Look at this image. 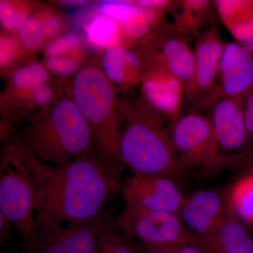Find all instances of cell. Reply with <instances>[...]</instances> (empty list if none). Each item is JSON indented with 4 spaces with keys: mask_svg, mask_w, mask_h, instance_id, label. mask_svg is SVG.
I'll return each mask as SVG.
<instances>
[{
    "mask_svg": "<svg viewBox=\"0 0 253 253\" xmlns=\"http://www.w3.org/2000/svg\"><path fill=\"white\" fill-rule=\"evenodd\" d=\"M136 8L134 1H99L95 9L96 12L122 24L132 16Z\"/></svg>",
    "mask_w": 253,
    "mask_h": 253,
    "instance_id": "obj_29",
    "label": "cell"
},
{
    "mask_svg": "<svg viewBox=\"0 0 253 253\" xmlns=\"http://www.w3.org/2000/svg\"><path fill=\"white\" fill-rule=\"evenodd\" d=\"M121 194L126 204L176 214L185 199L177 181L161 174H133L123 183Z\"/></svg>",
    "mask_w": 253,
    "mask_h": 253,
    "instance_id": "obj_12",
    "label": "cell"
},
{
    "mask_svg": "<svg viewBox=\"0 0 253 253\" xmlns=\"http://www.w3.org/2000/svg\"><path fill=\"white\" fill-rule=\"evenodd\" d=\"M240 174L224 191L228 211L251 230L253 229V169Z\"/></svg>",
    "mask_w": 253,
    "mask_h": 253,
    "instance_id": "obj_19",
    "label": "cell"
},
{
    "mask_svg": "<svg viewBox=\"0 0 253 253\" xmlns=\"http://www.w3.org/2000/svg\"><path fill=\"white\" fill-rule=\"evenodd\" d=\"M142 246L145 253H208L199 241L197 242L169 246Z\"/></svg>",
    "mask_w": 253,
    "mask_h": 253,
    "instance_id": "obj_31",
    "label": "cell"
},
{
    "mask_svg": "<svg viewBox=\"0 0 253 253\" xmlns=\"http://www.w3.org/2000/svg\"><path fill=\"white\" fill-rule=\"evenodd\" d=\"M214 151L219 169L235 168L247 144V131L242 106L223 99L212 109Z\"/></svg>",
    "mask_w": 253,
    "mask_h": 253,
    "instance_id": "obj_11",
    "label": "cell"
},
{
    "mask_svg": "<svg viewBox=\"0 0 253 253\" xmlns=\"http://www.w3.org/2000/svg\"><path fill=\"white\" fill-rule=\"evenodd\" d=\"M178 215L199 241L208 239L229 215L224 193L213 189L195 191L185 196Z\"/></svg>",
    "mask_w": 253,
    "mask_h": 253,
    "instance_id": "obj_13",
    "label": "cell"
},
{
    "mask_svg": "<svg viewBox=\"0 0 253 253\" xmlns=\"http://www.w3.org/2000/svg\"><path fill=\"white\" fill-rule=\"evenodd\" d=\"M66 87L87 124L96 152L108 162L121 164L119 145L127 111L121 110L120 89L106 77L99 60L88 61Z\"/></svg>",
    "mask_w": 253,
    "mask_h": 253,
    "instance_id": "obj_4",
    "label": "cell"
},
{
    "mask_svg": "<svg viewBox=\"0 0 253 253\" xmlns=\"http://www.w3.org/2000/svg\"><path fill=\"white\" fill-rule=\"evenodd\" d=\"M0 63L1 75L8 74L18 68V64L28 56L25 53L15 35L1 32L0 38Z\"/></svg>",
    "mask_w": 253,
    "mask_h": 253,
    "instance_id": "obj_27",
    "label": "cell"
},
{
    "mask_svg": "<svg viewBox=\"0 0 253 253\" xmlns=\"http://www.w3.org/2000/svg\"><path fill=\"white\" fill-rule=\"evenodd\" d=\"M95 253H145L142 245L113 226L100 241Z\"/></svg>",
    "mask_w": 253,
    "mask_h": 253,
    "instance_id": "obj_25",
    "label": "cell"
},
{
    "mask_svg": "<svg viewBox=\"0 0 253 253\" xmlns=\"http://www.w3.org/2000/svg\"><path fill=\"white\" fill-rule=\"evenodd\" d=\"M15 136L33 157L46 164L62 165L97 153L87 124L66 89Z\"/></svg>",
    "mask_w": 253,
    "mask_h": 253,
    "instance_id": "obj_3",
    "label": "cell"
},
{
    "mask_svg": "<svg viewBox=\"0 0 253 253\" xmlns=\"http://www.w3.org/2000/svg\"><path fill=\"white\" fill-rule=\"evenodd\" d=\"M42 23L45 47L67 33V20L64 15L48 5H42L38 11Z\"/></svg>",
    "mask_w": 253,
    "mask_h": 253,
    "instance_id": "obj_28",
    "label": "cell"
},
{
    "mask_svg": "<svg viewBox=\"0 0 253 253\" xmlns=\"http://www.w3.org/2000/svg\"><path fill=\"white\" fill-rule=\"evenodd\" d=\"M226 43L218 23L196 37L194 77L185 90L184 105L189 106V112L212 109L219 101L218 88Z\"/></svg>",
    "mask_w": 253,
    "mask_h": 253,
    "instance_id": "obj_7",
    "label": "cell"
},
{
    "mask_svg": "<svg viewBox=\"0 0 253 253\" xmlns=\"http://www.w3.org/2000/svg\"><path fill=\"white\" fill-rule=\"evenodd\" d=\"M37 184L13 136L3 144L0 161V213L21 238L26 253H33L36 236Z\"/></svg>",
    "mask_w": 253,
    "mask_h": 253,
    "instance_id": "obj_5",
    "label": "cell"
},
{
    "mask_svg": "<svg viewBox=\"0 0 253 253\" xmlns=\"http://www.w3.org/2000/svg\"><path fill=\"white\" fill-rule=\"evenodd\" d=\"M141 87V96L172 123L182 116L185 86L166 68L157 63L148 62Z\"/></svg>",
    "mask_w": 253,
    "mask_h": 253,
    "instance_id": "obj_14",
    "label": "cell"
},
{
    "mask_svg": "<svg viewBox=\"0 0 253 253\" xmlns=\"http://www.w3.org/2000/svg\"><path fill=\"white\" fill-rule=\"evenodd\" d=\"M170 13L176 33L189 41L219 20L214 1L211 0L176 1Z\"/></svg>",
    "mask_w": 253,
    "mask_h": 253,
    "instance_id": "obj_17",
    "label": "cell"
},
{
    "mask_svg": "<svg viewBox=\"0 0 253 253\" xmlns=\"http://www.w3.org/2000/svg\"><path fill=\"white\" fill-rule=\"evenodd\" d=\"M37 184L36 221L77 224L94 219L121 193L125 166L108 162L98 153L62 165L43 163L16 136Z\"/></svg>",
    "mask_w": 253,
    "mask_h": 253,
    "instance_id": "obj_1",
    "label": "cell"
},
{
    "mask_svg": "<svg viewBox=\"0 0 253 253\" xmlns=\"http://www.w3.org/2000/svg\"><path fill=\"white\" fill-rule=\"evenodd\" d=\"M1 253H15L11 252V251H5V252H1Z\"/></svg>",
    "mask_w": 253,
    "mask_h": 253,
    "instance_id": "obj_37",
    "label": "cell"
},
{
    "mask_svg": "<svg viewBox=\"0 0 253 253\" xmlns=\"http://www.w3.org/2000/svg\"><path fill=\"white\" fill-rule=\"evenodd\" d=\"M189 40L176 33L172 23L167 21L139 46L147 62L157 63L168 69L186 87L194 77V51Z\"/></svg>",
    "mask_w": 253,
    "mask_h": 253,
    "instance_id": "obj_10",
    "label": "cell"
},
{
    "mask_svg": "<svg viewBox=\"0 0 253 253\" xmlns=\"http://www.w3.org/2000/svg\"><path fill=\"white\" fill-rule=\"evenodd\" d=\"M52 2L53 4L56 6H61L63 7H74V6H85L89 3L92 2L90 1H86V0H60V1H50Z\"/></svg>",
    "mask_w": 253,
    "mask_h": 253,
    "instance_id": "obj_36",
    "label": "cell"
},
{
    "mask_svg": "<svg viewBox=\"0 0 253 253\" xmlns=\"http://www.w3.org/2000/svg\"><path fill=\"white\" fill-rule=\"evenodd\" d=\"M52 73L44 63L31 61L24 63L9 73L6 90L32 89L51 83Z\"/></svg>",
    "mask_w": 253,
    "mask_h": 253,
    "instance_id": "obj_22",
    "label": "cell"
},
{
    "mask_svg": "<svg viewBox=\"0 0 253 253\" xmlns=\"http://www.w3.org/2000/svg\"><path fill=\"white\" fill-rule=\"evenodd\" d=\"M173 123L140 96L128 107L119 145V163L136 174H161L177 181L181 169L172 139Z\"/></svg>",
    "mask_w": 253,
    "mask_h": 253,
    "instance_id": "obj_2",
    "label": "cell"
},
{
    "mask_svg": "<svg viewBox=\"0 0 253 253\" xmlns=\"http://www.w3.org/2000/svg\"><path fill=\"white\" fill-rule=\"evenodd\" d=\"M242 108L243 111H244L246 131H247L246 149L253 145V90L248 95L247 97L245 99Z\"/></svg>",
    "mask_w": 253,
    "mask_h": 253,
    "instance_id": "obj_33",
    "label": "cell"
},
{
    "mask_svg": "<svg viewBox=\"0 0 253 253\" xmlns=\"http://www.w3.org/2000/svg\"><path fill=\"white\" fill-rule=\"evenodd\" d=\"M39 1H0V23L2 32L16 35L40 8Z\"/></svg>",
    "mask_w": 253,
    "mask_h": 253,
    "instance_id": "obj_21",
    "label": "cell"
},
{
    "mask_svg": "<svg viewBox=\"0 0 253 253\" xmlns=\"http://www.w3.org/2000/svg\"><path fill=\"white\" fill-rule=\"evenodd\" d=\"M99 63L106 77L118 88L126 89L141 84L148 68L147 61L137 47L125 46L103 51Z\"/></svg>",
    "mask_w": 253,
    "mask_h": 253,
    "instance_id": "obj_16",
    "label": "cell"
},
{
    "mask_svg": "<svg viewBox=\"0 0 253 253\" xmlns=\"http://www.w3.org/2000/svg\"><path fill=\"white\" fill-rule=\"evenodd\" d=\"M88 42L98 49L126 46L122 26L118 21L96 12L89 15L83 26Z\"/></svg>",
    "mask_w": 253,
    "mask_h": 253,
    "instance_id": "obj_20",
    "label": "cell"
},
{
    "mask_svg": "<svg viewBox=\"0 0 253 253\" xmlns=\"http://www.w3.org/2000/svg\"><path fill=\"white\" fill-rule=\"evenodd\" d=\"M86 63L69 56L44 58V63L50 72L59 79L72 78Z\"/></svg>",
    "mask_w": 253,
    "mask_h": 253,
    "instance_id": "obj_30",
    "label": "cell"
},
{
    "mask_svg": "<svg viewBox=\"0 0 253 253\" xmlns=\"http://www.w3.org/2000/svg\"><path fill=\"white\" fill-rule=\"evenodd\" d=\"M229 32L236 42L253 54V18L240 23Z\"/></svg>",
    "mask_w": 253,
    "mask_h": 253,
    "instance_id": "obj_32",
    "label": "cell"
},
{
    "mask_svg": "<svg viewBox=\"0 0 253 253\" xmlns=\"http://www.w3.org/2000/svg\"><path fill=\"white\" fill-rule=\"evenodd\" d=\"M214 3L219 20L229 31L253 18V0H215Z\"/></svg>",
    "mask_w": 253,
    "mask_h": 253,
    "instance_id": "obj_23",
    "label": "cell"
},
{
    "mask_svg": "<svg viewBox=\"0 0 253 253\" xmlns=\"http://www.w3.org/2000/svg\"><path fill=\"white\" fill-rule=\"evenodd\" d=\"M172 134L179 165L184 172L220 170L216 159L211 116H203L197 111L182 115L173 123Z\"/></svg>",
    "mask_w": 253,
    "mask_h": 253,
    "instance_id": "obj_9",
    "label": "cell"
},
{
    "mask_svg": "<svg viewBox=\"0 0 253 253\" xmlns=\"http://www.w3.org/2000/svg\"><path fill=\"white\" fill-rule=\"evenodd\" d=\"M118 210L114 203L98 217L77 224L36 221L33 253H95Z\"/></svg>",
    "mask_w": 253,
    "mask_h": 253,
    "instance_id": "obj_6",
    "label": "cell"
},
{
    "mask_svg": "<svg viewBox=\"0 0 253 253\" xmlns=\"http://www.w3.org/2000/svg\"><path fill=\"white\" fill-rule=\"evenodd\" d=\"M11 221L0 213V247H2L11 236Z\"/></svg>",
    "mask_w": 253,
    "mask_h": 253,
    "instance_id": "obj_35",
    "label": "cell"
},
{
    "mask_svg": "<svg viewBox=\"0 0 253 253\" xmlns=\"http://www.w3.org/2000/svg\"><path fill=\"white\" fill-rule=\"evenodd\" d=\"M112 225L140 244L169 246L197 242L176 213L151 211L126 204Z\"/></svg>",
    "mask_w": 253,
    "mask_h": 253,
    "instance_id": "obj_8",
    "label": "cell"
},
{
    "mask_svg": "<svg viewBox=\"0 0 253 253\" xmlns=\"http://www.w3.org/2000/svg\"><path fill=\"white\" fill-rule=\"evenodd\" d=\"M38 11L15 35L28 57L45 48L42 23Z\"/></svg>",
    "mask_w": 253,
    "mask_h": 253,
    "instance_id": "obj_24",
    "label": "cell"
},
{
    "mask_svg": "<svg viewBox=\"0 0 253 253\" xmlns=\"http://www.w3.org/2000/svg\"><path fill=\"white\" fill-rule=\"evenodd\" d=\"M43 51L44 58L69 56L83 61L84 59L83 40L76 32H67L48 44Z\"/></svg>",
    "mask_w": 253,
    "mask_h": 253,
    "instance_id": "obj_26",
    "label": "cell"
},
{
    "mask_svg": "<svg viewBox=\"0 0 253 253\" xmlns=\"http://www.w3.org/2000/svg\"><path fill=\"white\" fill-rule=\"evenodd\" d=\"M199 241L208 253H253L250 229L229 212L214 234Z\"/></svg>",
    "mask_w": 253,
    "mask_h": 253,
    "instance_id": "obj_18",
    "label": "cell"
},
{
    "mask_svg": "<svg viewBox=\"0 0 253 253\" xmlns=\"http://www.w3.org/2000/svg\"><path fill=\"white\" fill-rule=\"evenodd\" d=\"M235 168L239 170L253 169V145L243 151L238 159Z\"/></svg>",
    "mask_w": 253,
    "mask_h": 253,
    "instance_id": "obj_34",
    "label": "cell"
},
{
    "mask_svg": "<svg viewBox=\"0 0 253 253\" xmlns=\"http://www.w3.org/2000/svg\"><path fill=\"white\" fill-rule=\"evenodd\" d=\"M253 90V54L236 42H226L219 76L218 98L241 106Z\"/></svg>",
    "mask_w": 253,
    "mask_h": 253,
    "instance_id": "obj_15",
    "label": "cell"
}]
</instances>
